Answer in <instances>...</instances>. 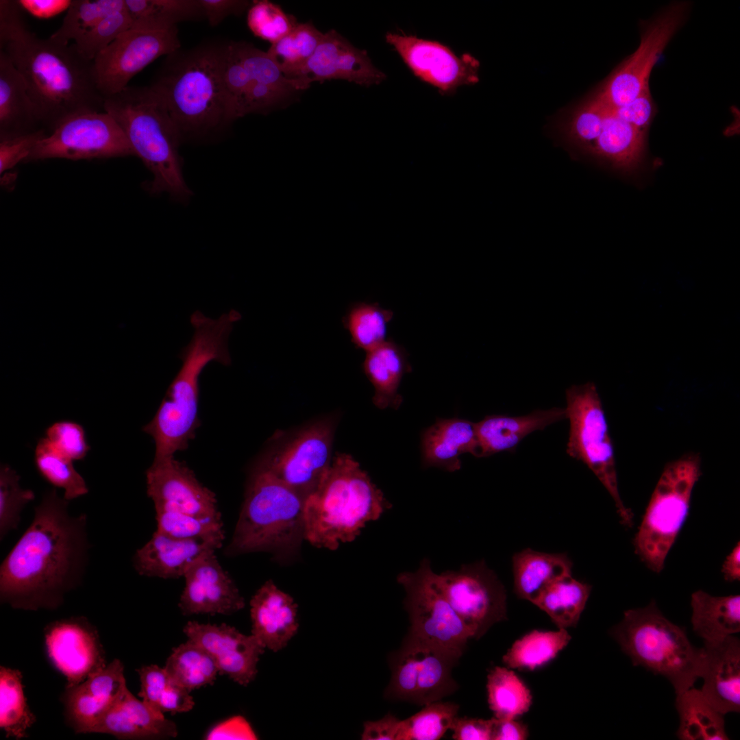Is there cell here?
<instances>
[{"mask_svg": "<svg viewBox=\"0 0 740 740\" xmlns=\"http://www.w3.org/2000/svg\"><path fill=\"white\" fill-rule=\"evenodd\" d=\"M385 38L417 77L442 95L479 81L480 63L469 53L458 56L444 44L412 35L387 32Z\"/></svg>", "mask_w": 740, "mask_h": 740, "instance_id": "ac0fdd59", "label": "cell"}, {"mask_svg": "<svg viewBox=\"0 0 740 740\" xmlns=\"http://www.w3.org/2000/svg\"><path fill=\"white\" fill-rule=\"evenodd\" d=\"M125 8V0H72L61 25L49 38L69 45L100 21Z\"/></svg>", "mask_w": 740, "mask_h": 740, "instance_id": "7dc6e473", "label": "cell"}, {"mask_svg": "<svg viewBox=\"0 0 740 740\" xmlns=\"http://www.w3.org/2000/svg\"><path fill=\"white\" fill-rule=\"evenodd\" d=\"M73 460L57 451L45 438L36 446L34 464L40 476L56 488L64 490L63 497L71 501L86 495L88 487Z\"/></svg>", "mask_w": 740, "mask_h": 740, "instance_id": "ee69618b", "label": "cell"}, {"mask_svg": "<svg viewBox=\"0 0 740 740\" xmlns=\"http://www.w3.org/2000/svg\"><path fill=\"white\" fill-rule=\"evenodd\" d=\"M20 476L8 465L0 468V539L18 528L21 513L25 506L33 501V491L23 489Z\"/></svg>", "mask_w": 740, "mask_h": 740, "instance_id": "f907efd6", "label": "cell"}, {"mask_svg": "<svg viewBox=\"0 0 740 740\" xmlns=\"http://www.w3.org/2000/svg\"><path fill=\"white\" fill-rule=\"evenodd\" d=\"M608 108L617 116L630 124L645 135H647L652 121L657 112V108L651 95L650 87L643 90L633 100L621 106L614 108Z\"/></svg>", "mask_w": 740, "mask_h": 740, "instance_id": "9f6ffc18", "label": "cell"}, {"mask_svg": "<svg viewBox=\"0 0 740 740\" xmlns=\"http://www.w3.org/2000/svg\"><path fill=\"white\" fill-rule=\"evenodd\" d=\"M400 722L391 713L377 721L365 722L361 738L363 740H397Z\"/></svg>", "mask_w": 740, "mask_h": 740, "instance_id": "6125c7cd", "label": "cell"}, {"mask_svg": "<svg viewBox=\"0 0 740 740\" xmlns=\"http://www.w3.org/2000/svg\"><path fill=\"white\" fill-rule=\"evenodd\" d=\"M487 700L497 719H517L528 712L532 696L525 682L510 668L495 667L487 676Z\"/></svg>", "mask_w": 740, "mask_h": 740, "instance_id": "60d3db41", "label": "cell"}, {"mask_svg": "<svg viewBox=\"0 0 740 740\" xmlns=\"http://www.w3.org/2000/svg\"><path fill=\"white\" fill-rule=\"evenodd\" d=\"M693 630L704 642H716L740 632V595H691Z\"/></svg>", "mask_w": 740, "mask_h": 740, "instance_id": "e575fe53", "label": "cell"}, {"mask_svg": "<svg viewBox=\"0 0 740 740\" xmlns=\"http://www.w3.org/2000/svg\"><path fill=\"white\" fill-rule=\"evenodd\" d=\"M147 494L155 510L196 516H220L215 494L203 486L194 472L174 456L153 460L145 472Z\"/></svg>", "mask_w": 740, "mask_h": 740, "instance_id": "d6986e66", "label": "cell"}, {"mask_svg": "<svg viewBox=\"0 0 740 740\" xmlns=\"http://www.w3.org/2000/svg\"><path fill=\"white\" fill-rule=\"evenodd\" d=\"M251 634L273 652L283 649L296 634L297 605L271 580L267 581L250 601Z\"/></svg>", "mask_w": 740, "mask_h": 740, "instance_id": "4316f807", "label": "cell"}, {"mask_svg": "<svg viewBox=\"0 0 740 740\" xmlns=\"http://www.w3.org/2000/svg\"><path fill=\"white\" fill-rule=\"evenodd\" d=\"M491 740H524L528 737V729L526 724L516 719H497L493 717Z\"/></svg>", "mask_w": 740, "mask_h": 740, "instance_id": "e7e4bbea", "label": "cell"}, {"mask_svg": "<svg viewBox=\"0 0 740 740\" xmlns=\"http://www.w3.org/2000/svg\"><path fill=\"white\" fill-rule=\"evenodd\" d=\"M602 105L604 114L601 128L587 153L622 172H632L639 168L643 159L646 135Z\"/></svg>", "mask_w": 740, "mask_h": 740, "instance_id": "4dcf8cb0", "label": "cell"}, {"mask_svg": "<svg viewBox=\"0 0 740 740\" xmlns=\"http://www.w3.org/2000/svg\"><path fill=\"white\" fill-rule=\"evenodd\" d=\"M297 24L293 16L269 1H255L248 10L247 25L251 32L271 45L289 34Z\"/></svg>", "mask_w": 740, "mask_h": 740, "instance_id": "816d5d0a", "label": "cell"}, {"mask_svg": "<svg viewBox=\"0 0 740 740\" xmlns=\"http://www.w3.org/2000/svg\"><path fill=\"white\" fill-rule=\"evenodd\" d=\"M22 12L40 19L52 18L67 11L72 0H16Z\"/></svg>", "mask_w": 740, "mask_h": 740, "instance_id": "be15d7a7", "label": "cell"}, {"mask_svg": "<svg viewBox=\"0 0 740 740\" xmlns=\"http://www.w3.org/2000/svg\"><path fill=\"white\" fill-rule=\"evenodd\" d=\"M294 90L280 86L251 80L234 103V120L251 113H263Z\"/></svg>", "mask_w": 740, "mask_h": 740, "instance_id": "db71d44e", "label": "cell"}, {"mask_svg": "<svg viewBox=\"0 0 740 740\" xmlns=\"http://www.w3.org/2000/svg\"><path fill=\"white\" fill-rule=\"evenodd\" d=\"M459 705L436 701L401 720L397 740H438L450 728L458 716Z\"/></svg>", "mask_w": 740, "mask_h": 740, "instance_id": "c3c4849f", "label": "cell"}, {"mask_svg": "<svg viewBox=\"0 0 740 740\" xmlns=\"http://www.w3.org/2000/svg\"><path fill=\"white\" fill-rule=\"evenodd\" d=\"M702 474L699 454L689 452L666 464L633 539L636 554L660 573L689 511Z\"/></svg>", "mask_w": 740, "mask_h": 740, "instance_id": "ba28073f", "label": "cell"}, {"mask_svg": "<svg viewBox=\"0 0 740 740\" xmlns=\"http://www.w3.org/2000/svg\"><path fill=\"white\" fill-rule=\"evenodd\" d=\"M38 123L23 77L0 51V139L37 130L32 127Z\"/></svg>", "mask_w": 740, "mask_h": 740, "instance_id": "d6a6232c", "label": "cell"}, {"mask_svg": "<svg viewBox=\"0 0 740 740\" xmlns=\"http://www.w3.org/2000/svg\"><path fill=\"white\" fill-rule=\"evenodd\" d=\"M36 722L26 702L19 671L0 668V728L8 737L24 738Z\"/></svg>", "mask_w": 740, "mask_h": 740, "instance_id": "7bdbcfd3", "label": "cell"}, {"mask_svg": "<svg viewBox=\"0 0 740 740\" xmlns=\"http://www.w3.org/2000/svg\"><path fill=\"white\" fill-rule=\"evenodd\" d=\"M179 607L184 615H230L241 610L244 599L214 552L195 562L184 574Z\"/></svg>", "mask_w": 740, "mask_h": 740, "instance_id": "7402d4cb", "label": "cell"}, {"mask_svg": "<svg viewBox=\"0 0 740 740\" xmlns=\"http://www.w3.org/2000/svg\"><path fill=\"white\" fill-rule=\"evenodd\" d=\"M223 539L170 537L156 531L151 538L136 550L133 565L141 576L176 578L184 576L201 557L219 549Z\"/></svg>", "mask_w": 740, "mask_h": 740, "instance_id": "d4e9b609", "label": "cell"}, {"mask_svg": "<svg viewBox=\"0 0 740 740\" xmlns=\"http://www.w3.org/2000/svg\"><path fill=\"white\" fill-rule=\"evenodd\" d=\"M591 587L565 576L550 584L534 604L545 612L558 628L575 626L583 612Z\"/></svg>", "mask_w": 740, "mask_h": 740, "instance_id": "8d00e7d4", "label": "cell"}, {"mask_svg": "<svg viewBox=\"0 0 740 740\" xmlns=\"http://www.w3.org/2000/svg\"><path fill=\"white\" fill-rule=\"evenodd\" d=\"M180 48L177 27L166 29L131 27L93 60L100 92L104 98L120 92L155 60Z\"/></svg>", "mask_w": 740, "mask_h": 740, "instance_id": "e0dca14e", "label": "cell"}, {"mask_svg": "<svg viewBox=\"0 0 740 740\" xmlns=\"http://www.w3.org/2000/svg\"><path fill=\"white\" fill-rule=\"evenodd\" d=\"M229 42L212 39L166 56L150 84L182 143L213 140L235 121L223 78Z\"/></svg>", "mask_w": 740, "mask_h": 740, "instance_id": "3957f363", "label": "cell"}, {"mask_svg": "<svg viewBox=\"0 0 740 740\" xmlns=\"http://www.w3.org/2000/svg\"><path fill=\"white\" fill-rule=\"evenodd\" d=\"M22 12L16 1H0V51L23 77L40 123L53 130L72 116L103 111L93 61L73 43L38 37Z\"/></svg>", "mask_w": 740, "mask_h": 740, "instance_id": "7a4b0ae2", "label": "cell"}, {"mask_svg": "<svg viewBox=\"0 0 740 740\" xmlns=\"http://www.w3.org/2000/svg\"><path fill=\"white\" fill-rule=\"evenodd\" d=\"M434 580L472 639H480L495 624L506 619V590L484 560L435 573Z\"/></svg>", "mask_w": 740, "mask_h": 740, "instance_id": "9a60e30c", "label": "cell"}, {"mask_svg": "<svg viewBox=\"0 0 740 740\" xmlns=\"http://www.w3.org/2000/svg\"><path fill=\"white\" fill-rule=\"evenodd\" d=\"M571 561L565 554L522 550L513 557L515 592L534 604L550 584L571 574Z\"/></svg>", "mask_w": 740, "mask_h": 740, "instance_id": "836d02e7", "label": "cell"}, {"mask_svg": "<svg viewBox=\"0 0 740 740\" xmlns=\"http://www.w3.org/2000/svg\"><path fill=\"white\" fill-rule=\"evenodd\" d=\"M222 356L219 345L212 338L194 336L179 357L182 365L171 383L165 397L153 419L143 428L156 445L154 459L173 456L185 450L200 426L198 419L199 378L206 367Z\"/></svg>", "mask_w": 740, "mask_h": 740, "instance_id": "9c48e42d", "label": "cell"}, {"mask_svg": "<svg viewBox=\"0 0 740 740\" xmlns=\"http://www.w3.org/2000/svg\"><path fill=\"white\" fill-rule=\"evenodd\" d=\"M90 733H105L119 739H156L175 737L174 722L134 697L128 689L92 728Z\"/></svg>", "mask_w": 740, "mask_h": 740, "instance_id": "83f0119b", "label": "cell"}, {"mask_svg": "<svg viewBox=\"0 0 740 740\" xmlns=\"http://www.w3.org/2000/svg\"><path fill=\"white\" fill-rule=\"evenodd\" d=\"M393 312L378 303L357 302L349 309L344 318L354 344L366 352L386 340L387 327Z\"/></svg>", "mask_w": 740, "mask_h": 740, "instance_id": "bcb514c9", "label": "cell"}, {"mask_svg": "<svg viewBox=\"0 0 740 740\" xmlns=\"http://www.w3.org/2000/svg\"><path fill=\"white\" fill-rule=\"evenodd\" d=\"M492 719L460 717L454 719L450 730L456 740H491Z\"/></svg>", "mask_w": 740, "mask_h": 740, "instance_id": "91938a15", "label": "cell"}, {"mask_svg": "<svg viewBox=\"0 0 740 740\" xmlns=\"http://www.w3.org/2000/svg\"><path fill=\"white\" fill-rule=\"evenodd\" d=\"M610 634L634 665L666 678L676 695L693 687L701 677L702 648L691 643L685 629L667 619L654 600L626 610Z\"/></svg>", "mask_w": 740, "mask_h": 740, "instance_id": "8992f818", "label": "cell"}, {"mask_svg": "<svg viewBox=\"0 0 740 740\" xmlns=\"http://www.w3.org/2000/svg\"><path fill=\"white\" fill-rule=\"evenodd\" d=\"M204 18L216 26L230 15L241 14L251 4L244 0H197Z\"/></svg>", "mask_w": 740, "mask_h": 740, "instance_id": "680465c9", "label": "cell"}, {"mask_svg": "<svg viewBox=\"0 0 740 740\" xmlns=\"http://www.w3.org/2000/svg\"><path fill=\"white\" fill-rule=\"evenodd\" d=\"M206 739H256L257 736L249 723L242 716L232 717L214 726L206 736Z\"/></svg>", "mask_w": 740, "mask_h": 740, "instance_id": "94428289", "label": "cell"}, {"mask_svg": "<svg viewBox=\"0 0 740 740\" xmlns=\"http://www.w3.org/2000/svg\"><path fill=\"white\" fill-rule=\"evenodd\" d=\"M127 689L122 663L115 659L79 684L66 687L64 706L69 724L77 733L92 728Z\"/></svg>", "mask_w": 740, "mask_h": 740, "instance_id": "603a6c76", "label": "cell"}, {"mask_svg": "<svg viewBox=\"0 0 740 740\" xmlns=\"http://www.w3.org/2000/svg\"><path fill=\"white\" fill-rule=\"evenodd\" d=\"M680 718L677 737L681 740H726L724 715L714 708L700 689L693 687L676 695Z\"/></svg>", "mask_w": 740, "mask_h": 740, "instance_id": "d590c367", "label": "cell"}, {"mask_svg": "<svg viewBox=\"0 0 740 740\" xmlns=\"http://www.w3.org/2000/svg\"><path fill=\"white\" fill-rule=\"evenodd\" d=\"M390 504L353 457L337 454L314 491L305 500L304 539L330 550L353 541Z\"/></svg>", "mask_w": 740, "mask_h": 740, "instance_id": "277c9868", "label": "cell"}, {"mask_svg": "<svg viewBox=\"0 0 740 740\" xmlns=\"http://www.w3.org/2000/svg\"><path fill=\"white\" fill-rule=\"evenodd\" d=\"M131 27L158 29L204 18L197 0H125Z\"/></svg>", "mask_w": 740, "mask_h": 740, "instance_id": "f35d334b", "label": "cell"}, {"mask_svg": "<svg viewBox=\"0 0 740 740\" xmlns=\"http://www.w3.org/2000/svg\"><path fill=\"white\" fill-rule=\"evenodd\" d=\"M47 134L42 130L0 139V171L25 161L36 145Z\"/></svg>", "mask_w": 740, "mask_h": 740, "instance_id": "6f0895ef", "label": "cell"}, {"mask_svg": "<svg viewBox=\"0 0 740 740\" xmlns=\"http://www.w3.org/2000/svg\"><path fill=\"white\" fill-rule=\"evenodd\" d=\"M132 22L126 10L106 16L76 39L73 44L86 59L93 61L119 35L131 27Z\"/></svg>", "mask_w": 740, "mask_h": 740, "instance_id": "f5cc1de1", "label": "cell"}, {"mask_svg": "<svg viewBox=\"0 0 740 740\" xmlns=\"http://www.w3.org/2000/svg\"><path fill=\"white\" fill-rule=\"evenodd\" d=\"M460 656L406 636L389 656L388 700L425 706L454 693L458 686L452 669Z\"/></svg>", "mask_w": 740, "mask_h": 740, "instance_id": "7c38bea8", "label": "cell"}, {"mask_svg": "<svg viewBox=\"0 0 740 740\" xmlns=\"http://www.w3.org/2000/svg\"><path fill=\"white\" fill-rule=\"evenodd\" d=\"M306 498L257 466L248 484L245 501L227 555L275 552L304 538Z\"/></svg>", "mask_w": 740, "mask_h": 740, "instance_id": "52a82bcc", "label": "cell"}, {"mask_svg": "<svg viewBox=\"0 0 740 740\" xmlns=\"http://www.w3.org/2000/svg\"><path fill=\"white\" fill-rule=\"evenodd\" d=\"M434 574L425 558L416 571L397 577L406 593L410 624L407 636L461 656L472 634L437 586Z\"/></svg>", "mask_w": 740, "mask_h": 740, "instance_id": "8fae6325", "label": "cell"}, {"mask_svg": "<svg viewBox=\"0 0 740 740\" xmlns=\"http://www.w3.org/2000/svg\"><path fill=\"white\" fill-rule=\"evenodd\" d=\"M722 573L728 582L740 580V545L738 542L723 563Z\"/></svg>", "mask_w": 740, "mask_h": 740, "instance_id": "03108f58", "label": "cell"}, {"mask_svg": "<svg viewBox=\"0 0 740 740\" xmlns=\"http://www.w3.org/2000/svg\"><path fill=\"white\" fill-rule=\"evenodd\" d=\"M565 397L569 420L567 454L593 472L612 497L621 523L632 527L634 515L620 497L613 445L596 386L593 382L573 385Z\"/></svg>", "mask_w": 740, "mask_h": 740, "instance_id": "30bf717a", "label": "cell"}, {"mask_svg": "<svg viewBox=\"0 0 740 740\" xmlns=\"http://www.w3.org/2000/svg\"><path fill=\"white\" fill-rule=\"evenodd\" d=\"M184 632L212 656L220 674L227 675L243 686L255 679L258 662L265 647L252 634H244L225 624L197 621H188Z\"/></svg>", "mask_w": 740, "mask_h": 740, "instance_id": "44dd1931", "label": "cell"}, {"mask_svg": "<svg viewBox=\"0 0 740 740\" xmlns=\"http://www.w3.org/2000/svg\"><path fill=\"white\" fill-rule=\"evenodd\" d=\"M567 418L565 408L554 407L537 410L530 414L510 417L490 415L475 423L478 443V457L504 451H515L521 441L532 432Z\"/></svg>", "mask_w": 740, "mask_h": 740, "instance_id": "f1b7e54d", "label": "cell"}, {"mask_svg": "<svg viewBox=\"0 0 740 740\" xmlns=\"http://www.w3.org/2000/svg\"><path fill=\"white\" fill-rule=\"evenodd\" d=\"M129 156L135 154L125 134L114 118L102 111L65 119L36 145L25 161Z\"/></svg>", "mask_w": 740, "mask_h": 740, "instance_id": "5bb4252c", "label": "cell"}, {"mask_svg": "<svg viewBox=\"0 0 740 740\" xmlns=\"http://www.w3.org/2000/svg\"><path fill=\"white\" fill-rule=\"evenodd\" d=\"M48 655L74 687L106 664L96 630L84 617H71L51 624L46 629Z\"/></svg>", "mask_w": 740, "mask_h": 740, "instance_id": "ffe728a7", "label": "cell"}, {"mask_svg": "<svg viewBox=\"0 0 740 740\" xmlns=\"http://www.w3.org/2000/svg\"><path fill=\"white\" fill-rule=\"evenodd\" d=\"M103 110L119 125L136 156L152 173L146 184L152 195L166 193L185 204L193 195L182 172V144L167 110L149 86H127L104 99Z\"/></svg>", "mask_w": 740, "mask_h": 740, "instance_id": "5b68a950", "label": "cell"}, {"mask_svg": "<svg viewBox=\"0 0 740 740\" xmlns=\"http://www.w3.org/2000/svg\"><path fill=\"white\" fill-rule=\"evenodd\" d=\"M140 681L138 695L157 713H184L194 705L190 691L177 684L164 667L151 665L138 669Z\"/></svg>", "mask_w": 740, "mask_h": 740, "instance_id": "ab89813d", "label": "cell"}, {"mask_svg": "<svg viewBox=\"0 0 740 740\" xmlns=\"http://www.w3.org/2000/svg\"><path fill=\"white\" fill-rule=\"evenodd\" d=\"M157 531L170 537L224 539L220 516H196L182 512L156 510Z\"/></svg>", "mask_w": 740, "mask_h": 740, "instance_id": "681fc988", "label": "cell"}, {"mask_svg": "<svg viewBox=\"0 0 740 740\" xmlns=\"http://www.w3.org/2000/svg\"><path fill=\"white\" fill-rule=\"evenodd\" d=\"M323 36L312 24L297 23L289 34L272 44L267 53L286 77L299 78Z\"/></svg>", "mask_w": 740, "mask_h": 740, "instance_id": "f6af8a7d", "label": "cell"}, {"mask_svg": "<svg viewBox=\"0 0 740 740\" xmlns=\"http://www.w3.org/2000/svg\"><path fill=\"white\" fill-rule=\"evenodd\" d=\"M311 82L344 79L370 86L380 84L386 75L376 68L365 51L352 45L336 30L323 34L315 52L304 68L299 78Z\"/></svg>", "mask_w": 740, "mask_h": 740, "instance_id": "cb8c5ba5", "label": "cell"}, {"mask_svg": "<svg viewBox=\"0 0 740 740\" xmlns=\"http://www.w3.org/2000/svg\"><path fill=\"white\" fill-rule=\"evenodd\" d=\"M700 689L707 701L723 715L740 711V641L731 635L704 642Z\"/></svg>", "mask_w": 740, "mask_h": 740, "instance_id": "484cf974", "label": "cell"}, {"mask_svg": "<svg viewBox=\"0 0 740 740\" xmlns=\"http://www.w3.org/2000/svg\"><path fill=\"white\" fill-rule=\"evenodd\" d=\"M571 639L563 628L534 630L516 640L503 656L502 661L510 669L532 671L554 659Z\"/></svg>", "mask_w": 740, "mask_h": 740, "instance_id": "74e56055", "label": "cell"}, {"mask_svg": "<svg viewBox=\"0 0 740 740\" xmlns=\"http://www.w3.org/2000/svg\"><path fill=\"white\" fill-rule=\"evenodd\" d=\"M690 3L676 1L650 21L643 22L640 45L593 95L605 106L614 108L637 97L650 87L653 66L668 42L685 22Z\"/></svg>", "mask_w": 740, "mask_h": 740, "instance_id": "4fadbf2b", "label": "cell"}, {"mask_svg": "<svg viewBox=\"0 0 740 740\" xmlns=\"http://www.w3.org/2000/svg\"><path fill=\"white\" fill-rule=\"evenodd\" d=\"M421 451L424 466L450 472L459 470L460 455L470 453L478 457L475 423L459 418L437 420L423 432Z\"/></svg>", "mask_w": 740, "mask_h": 740, "instance_id": "f546056e", "label": "cell"}, {"mask_svg": "<svg viewBox=\"0 0 740 740\" xmlns=\"http://www.w3.org/2000/svg\"><path fill=\"white\" fill-rule=\"evenodd\" d=\"M56 489L47 491L34 519L0 566V598L12 608L55 609L82 582L90 543L88 517L71 515Z\"/></svg>", "mask_w": 740, "mask_h": 740, "instance_id": "6da1fadb", "label": "cell"}, {"mask_svg": "<svg viewBox=\"0 0 740 740\" xmlns=\"http://www.w3.org/2000/svg\"><path fill=\"white\" fill-rule=\"evenodd\" d=\"M45 438L60 453L73 461L84 459L90 449L82 426L71 421H59L49 426Z\"/></svg>", "mask_w": 740, "mask_h": 740, "instance_id": "11a10c76", "label": "cell"}, {"mask_svg": "<svg viewBox=\"0 0 740 740\" xmlns=\"http://www.w3.org/2000/svg\"><path fill=\"white\" fill-rule=\"evenodd\" d=\"M164 667L177 684L189 691L212 684L219 674L212 656L189 639L173 649Z\"/></svg>", "mask_w": 740, "mask_h": 740, "instance_id": "b9f144b4", "label": "cell"}, {"mask_svg": "<svg viewBox=\"0 0 740 740\" xmlns=\"http://www.w3.org/2000/svg\"><path fill=\"white\" fill-rule=\"evenodd\" d=\"M334 432L328 421L310 425L273 446L258 466L306 499L330 466Z\"/></svg>", "mask_w": 740, "mask_h": 740, "instance_id": "2e32d148", "label": "cell"}, {"mask_svg": "<svg viewBox=\"0 0 740 740\" xmlns=\"http://www.w3.org/2000/svg\"><path fill=\"white\" fill-rule=\"evenodd\" d=\"M366 353L363 369L375 388L373 404L380 409H397L402 402L399 386L404 375L411 370L406 349L386 339Z\"/></svg>", "mask_w": 740, "mask_h": 740, "instance_id": "1f68e13d", "label": "cell"}]
</instances>
